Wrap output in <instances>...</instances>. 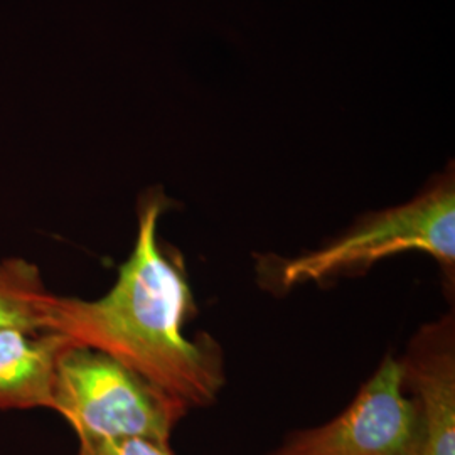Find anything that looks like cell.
<instances>
[{"label":"cell","instance_id":"277c9868","mask_svg":"<svg viewBox=\"0 0 455 455\" xmlns=\"http://www.w3.org/2000/svg\"><path fill=\"white\" fill-rule=\"evenodd\" d=\"M270 455H417V419L400 358L387 355L342 413L291 434Z\"/></svg>","mask_w":455,"mask_h":455},{"label":"cell","instance_id":"ba28073f","mask_svg":"<svg viewBox=\"0 0 455 455\" xmlns=\"http://www.w3.org/2000/svg\"><path fill=\"white\" fill-rule=\"evenodd\" d=\"M76 455H174L169 442L148 437L80 440Z\"/></svg>","mask_w":455,"mask_h":455},{"label":"cell","instance_id":"3957f363","mask_svg":"<svg viewBox=\"0 0 455 455\" xmlns=\"http://www.w3.org/2000/svg\"><path fill=\"white\" fill-rule=\"evenodd\" d=\"M78 440L148 437L169 442L191 410L101 351L68 346L58 359L52 407Z\"/></svg>","mask_w":455,"mask_h":455},{"label":"cell","instance_id":"8992f818","mask_svg":"<svg viewBox=\"0 0 455 455\" xmlns=\"http://www.w3.org/2000/svg\"><path fill=\"white\" fill-rule=\"evenodd\" d=\"M65 347V339L46 329L0 331V410H51Z\"/></svg>","mask_w":455,"mask_h":455},{"label":"cell","instance_id":"7a4b0ae2","mask_svg":"<svg viewBox=\"0 0 455 455\" xmlns=\"http://www.w3.org/2000/svg\"><path fill=\"white\" fill-rule=\"evenodd\" d=\"M422 251L439 263L445 283L455 285L454 172L442 174L405 204L366 214L331 242L263 268V283L287 292L306 283H327L366 274L378 261Z\"/></svg>","mask_w":455,"mask_h":455},{"label":"cell","instance_id":"6da1fadb","mask_svg":"<svg viewBox=\"0 0 455 455\" xmlns=\"http://www.w3.org/2000/svg\"><path fill=\"white\" fill-rule=\"evenodd\" d=\"M171 203L161 188L144 191L133 248L112 289L93 300L49 293L44 329L118 359L189 408H206L225 387V361L210 334L184 332L197 307L180 253L159 240Z\"/></svg>","mask_w":455,"mask_h":455},{"label":"cell","instance_id":"52a82bcc","mask_svg":"<svg viewBox=\"0 0 455 455\" xmlns=\"http://www.w3.org/2000/svg\"><path fill=\"white\" fill-rule=\"evenodd\" d=\"M49 293L36 263L20 257L0 260V331L44 329Z\"/></svg>","mask_w":455,"mask_h":455},{"label":"cell","instance_id":"5b68a950","mask_svg":"<svg viewBox=\"0 0 455 455\" xmlns=\"http://www.w3.org/2000/svg\"><path fill=\"white\" fill-rule=\"evenodd\" d=\"M417 419V455H455V319L423 324L400 358Z\"/></svg>","mask_w":455,"mask_h":455}]
</instances>
